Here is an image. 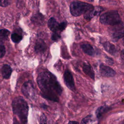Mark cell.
<instances>
[{"label": "cell", "mask_w": 124, "mask_h": 124, "mask_svg": "<svg viewBox=\"0 0 124 124\" xmlns=\"http://www.w3.org/2000/svg\"><path fill=\"white\" fill-rule=\"evenodd\" d=\"M37 82L43 98L54 102L59 101L62 88L55 75L48 71H44L39 74Z\"/></svg>", "instance_id": "cell-1"}, {"label": "cell", "mask_w": 124, "mask_h": 124, "mask_svg": "<svg viewBox=\"0 0 124 124\" xmlns=\"http://www.w3.org/2000/svg\"><path fill=\"white\" fill-rule=\"evenodd\" d=\"M14 124H26L28 122L29 107L21 97H15L12 101Z\"/></svg>", "instance_id": "cell-2"}, {"label": "cell", "mask_w": 124, "mask_h": 124, "mask_svg": "<svg viewBox=\"0 0 124 124\" xmlns=\"http://www.w3.org/2000/svg\"><path fill=\"white\" fill-rule=\"evenodd\" d=\"M93 8V6L91 4L78 0L73 1L70 6L71 13L74 16L84 14Z\"/></svg>", "instance_id": "cell-3"}, {"label": "cell", "mask_w": 124, "mask_h": 124, "mask_svg": "<svg viewBox=\"0 0 124 124\" xmlns=\"http://www.w3.org/2000/svg\"><path fill=\"white\" fill-rule=\"evenodd\" d=\"M100 21L103 24L113 26L121 23V19L117 11H111L102 14Z\"/></svg>", "instance_id": "cell-4"}, {"label": "cell", "mask_w": 124, "mask_h": 124, "mask_svg": "<svg viewBox=\"0 0 124 124\" xmlns=\"http://www.w3.org/2000/svg\"><path fill=\"white\" fill-rule=\"evenodd\" d=\"M23 94L30 100H34L35 97V88L31 81H27L23 84L21 88Z\"/></svg>", "instance_id": "cell-5"}, {"label": "cell", "mask_w": 124, "mask_h": 124, "mask_svg": "<svg viewBox=\"0 0 124 124\" xmlns=\"http://www.w3.org/2000/svg\"><path fill=\"white\" fill-rule=\"evenodd\" d=\"M109 28V32L114 41H117L124 36V26L123 23L113 25Z\"/></svg>", "instance_id": "cell-6"}, {"label": "cell", "mask_w": 124, "mask_h": 124, "mask_svg": "<svg viewBox=\"0 0 124 124\" xmlns=\"http://www.w3.org/2000/svg\"><path fill=\"white\" fill-rule=\"evenodd\" d=\"M64 82L66 86L71 90L74 91L75 90V82L73 77L71 73L68 70H66L63 74Z\"/></svg>", "instance_id": "cell-7"}, {"label": "cell", "mask_w": 124, "mask_h": 124, "mask_svg": "<svg viewBox=\"0 0 124 124\" xmlns=\"http://www.w3.org/2000/svg\"><path fill=\"white\" fill-rule=\"evenodd\" d=\"M99 69L101 74L105 77H112L116 75V72L113 69L103 64H100Z\"/></svg>", "instance_id": "cell-8"}, {"label": "cell", "mask_w": 124, "mask_h": 124, "mask_svg": "<svg viewBox=\"0 0 124 124\" xmlns=\"http://www.w3.org/2000/svg\"><path fill=\"white\" fill-rule=\"evenodd\" d=\"M103 11V9L101 7L97 6L95 8L94 7L93 9L85 13L84 17L86 19L90 20L94 16L99 15Z\"/></svg>", "instance_id": "cell-9"}, {"label": "cell", "mask_w": 124, "mask_h": 124, "mask_svg": "<svg viewBox=\"0 0 124 124\" xmlns=\"http://www.w3.org/2000/svg\"><path fill=\"white\" fill-rule=\"evenodd\" d=\"M111 109L110 107L106 105H103L98 107L95 111V115L97 119L98 120L100 119L105 113L108 112Z\"/></svg>", "instance_id": "cell-10"}, {"label": "cell", "mask_w": 124, "mask_h": 124, "mask_svg": "<svg viewBox=\"0 0 124 124\" xmlns=\"http://www.w3.org/2000/svg\"><path fill=\"white\" fill-rule=\"evenodd\" d=\"M35 51L37 53H43L46 49V45L43 40L39 39L35 43L34 46Z\"/></svg>", "instance_id": "cell-11"}, {"label": "cell", "mask_w": 124, "mask_h": 124, "mask_svg": "<svg viewBox=\"0 0 124 124\" xmlns=\"http://www.w3.org/2000/svg\"><path fill=\"white\" fill-rule=\"evenodd\" d=\"M58 22L54 17H51L48 21L47 25L49 29L54 33L57 32L59 30Z\"/></svg>", "instance_id": "cell-12"}, {"label": "cell", "mask_w": 124, "mask_h": 124, "mask_svg": "<svg viewBox=\"0 0 124 124\" xmlns=\"http://www.w3.org/2000/svg\"><path fill=\"white\" fill-rule=\"evenodd\" d=\"M11 73L12 69L11 67L7 64L3 65L1 68V74L3 78L5 79L9 78Z\"/></svg>", "instance_id": "cell-13"}, {"label": "cell", "mask_w": 124, "mask_h": 124, "mask_svg": "<svg viewBox=\"0 0 124 124\" xmlns=\"http://www.w3.org/2000/svg\"><path fill=\"white\" fill-rule=\"evenodd\" d=\"M83 71L86 75H88L92 79H94L95 75L94 71L92 67L89 64L86 63L84 64L83 66Z\"/></svg>", "instance_id": "cell-14"}, {"label": "cell", "mask_w": 124, "mask_h": 124, "mask_svg": "<svg viewBox=\"0 0 124 124\" xmlns=\"http://www.w3.org/2000/svg\"><path fill=\"white\" fill-rule=\"evenodd\" d=\"M81 47L82 50L87 55L90 56L94 55L95 53V51L93 47L91 45L89 44H84L81 46Z\"/></svg>", "instance_id": "cell-15"}, {"label": "cell", "mask_w": 124, "mask_h": 124, "mask_svg": "<svg viewBox=\"0 0 124 124\" xmlns=\"http://www.w3.org/2000/svg\"><path fill=\"white\" fill-rule=\"evenodd\" d=\"M103 46L105 49L111 55H114L116 53L117 50L115 46L108 42H106L104 43Z\"/></svg>", "instance_id": "cell-16"}, {"label": "cell", "mask_w": 124, "mask_h": 124, "mask_svg": "<svg viewBox=\"0 0 124 124\" xmlns=\"http://www.w3.org/2000/svg\"><path fill=\"white\" fill-rule=\"evenodd\" d=\"M81 124H98V122L92 115H89L82 120Z\"/></svg>", "instance_id": "cell-17"}, {"label": "cell", "mask_w": 124, "mask_h": 124, "mask_svg": "<svg viewBox=\"0 0 124 124\" xmlns=\"http://www.w3.org/2000/svg\"><path fill=\"white\" fill-rule=\"evenodd\" d=\"M43 18V16L41 14H38L37 15H35L34 16H33L31 18V20L32 22H34L35 23L42 24L43 22L44 21Z\"/></svg>", "instance_id": "cell-18"}, {"label": "cell", "mask_w": 124, "mask_h": 124, "mask_svg": "<svg viewBox=\"0 0 124 124\" xmlns=\"http://www.w3.org/2000/svg\"><path fill=\"white\" fill-rule=\"evenodd\" d=\"M22 39V36L16 33H14L11 35V39L14 43H18Z\"/></svg>", "instance_id": "cell-19"}, {"label": "cell", "mask_w": 124, "mask_h": 124, "mask_svg": "<svg viewBox=\"0 0 124 124\" xmlns=\"http://www.w3.org/2000/svg\"><path fill=\"white\" fill-rule=\"evenodd\" d=\"M10 32L7 29H1L0 30V37L2 39H6L8 38Z\"/></svg>", "instance_id": "cell-20"}, {"label": "cell", "mask_w": 124, "mask_h": 124, "mask_svg": "<svg viewBox=\"0 0 124 124\" xmlns=\"http://www.w3.org/2000/svg\"><path fill=\"white\" fill-rule=\"evenodd\" d=\"M39 124H47V118L46 115L44 113H42L39 119Z\"/></svg>", "instance_id": "cell-21"}, {"label": "cell", "mask_w": 124, "mask_h": 124, "mask_svg": "<svg viewBox=\"0 0 124 124\" xmlns=\"http://www.w3.org/2000/svg\"><path fill=\"white\" fill-rule=\"evenodd\" d=\"M5 53V48L3 45H0V58L3 57Z\"/></svg>", "instance_id": "cell-22"}, {"label": "cell", "mask_w": 124, "mask_h": 124, "mask_svg": "<svg viewBox=\"0 0 124 124\" xmlns=\"http://www.w3.org/2000/svg\"><path fill=\"white\" fill-rule=\"evenodd\" d=\"M66 27V23L65 22H63L61 23H59V30L62 31Z\"/></svg>", "instance_id": "cell-23"}, {"label": "cell", "mask_w": 124, "mask_h": 124, "mask_svg": "<svg viewBox=\"0 0 124 124\" xmlns=\"http://www.w3.org/2000/svg\"><path fill=\"white\" fill-rule=\"evenodd\" d=\"M9 2L8 0H0V6L2 7L7 6L9 4Z\"/></svg>", "instance_id": "cell-24"}, {"label": "cell", "mask_w": 124, "mask_h": 124, "mask_svg": "<svg viewBox=\"0 0 124 124\" xmlns=\"http://www.w3.org/2000/svg\"><path fill=\"white\" fill-rule=\"evenodd\" d=\"M60 38V35L57 33V32H55L53 33V34L52 35V39L53 41H57L58 40L59 38Z\"/></svg>", "instance_id": "cell-25"}, {"label": "cell", "mask_w": 124, "mask_h": 124, "mask_svg": "<svg viewBox=\"0 0 124 124\" xmlns=\"http://www.w3.org/2000/svg\"><path fill=\"white\" fill-rule=\"evenodd\" d=\"M106 62L107 63L110 65H112L113 64V60L108 57H106Z\"/></svg>", "instance_id": "cell-26"}, {"label": "cell", "mask_w": 124, "mask_h": 124, "mask_svg": "<svg viewBox=\"0 0 124 124\" xmlns=\"http://www.w3.org/2000/svg\"><path fill=\"white\" fill-rule=\"evenodd\" d=\"M68 124H79V123L77 122V121H70Z\"/></svg>", "instance_id": "cell-27"}, {"label": "cell", "mask_w": 124, "mask_h": 124, "mask_svg": "<svg viewBox=\"0 0 124 124\" xmlns=\"http://www.w3.org/2000/svg\"><path fill=\"white\" fill-rule=\"evenodd\" d=\"M88 1H89V2H92L94 0H87Z\"/></svg>", "instance_id": "cell-28"}, {"label": "cell", "mask_w": 124, "mask_h": 124, "mask_svg": "<svg viewBox=\"0 0 124 124\" xmlns=\"http://www.w3.org/2000/svg\"><path fill=\"white\" fill-rule=\"evenodd\" d=\"M123 124V122L122 124Z\"/></svg>", "instance_id": "cell-29"}]
</instances>
